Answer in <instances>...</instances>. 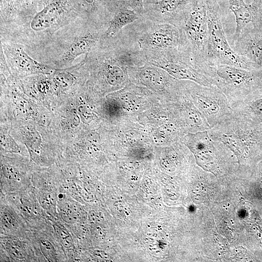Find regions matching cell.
Returning a JSON list of instances; mask_svg holds the SVG:
<instances>
[{
    "instance_id": "obj_1",
    "label": "cell",
    "mask_w": 262,
    "mask_h": 262,
    "mask_svg": "<svg viewBox=\"0 0 262 262\" xmlns=\"http://www.w3.org/2000/svg\"><path fill=\"white\" fill-rule=\"evenodd\" d=\"M79 17L77 0H47L33 13L0 25V39L19 43L30 53L44 47Z\"/></svg>"
},
{
    "instance_id": "obj_2",
    "label": "cell",
    "mask_w": 262,
    "mask_h": 262,
    "mask_svg": "<svg viewBox=\"0 0 262 262\" xmlns=\"http://www.w3.org/2000/svg\"><path fill=\"white\" fill-rule=\"evenodd\" d=\"M105 29L80 16L58 32L44 47L29 54L53 68L69 67L78 57L99 43Z\"/></svg>"
},
{
    "instance_id": "obj_3",
    "label": "cell",
    "mask_w": 262,
    "mask_h": 262,
    "mask_svg": "<svg viewBox=\"0 0 262 262\" xmlns=\"http://www.w3.org/2000/svg\"><path fill=\"white\" fill-rule=\"evenodd\" d=\"M89 79L95 87L111 90L128 82V66L118 35L99 43L84 55L82 60Z\"/></svg>"
},
{
    "instance_id": "obj_4",
    "label": "cell",
    "mask_w": 262,
    "mask_h": 262,
    "mask_svg": "<svg viewBox=\"0 0 262 262\" xmlns=\"http://www.w3.org/2000/svg\"><path fill=\"white\" fill-rule=\"evenodd\" d=\"M208 132L236 156L240 165L262 156V125L245 115L233 111Z\"/></svg>"
},
{
    "instance_id": "obj_5",
    "label": "cell",
    "mask_w": 262,
    "mask_h": 262,
    "mask_svg": "<svg viewBox=\"0 0 262 262\" xmlns=\"http://www.w3.org/2000/svg\"><path fill=\"white\" fill-rule=\"evenodd\" d=\"M209 82L218 88L230 104L262 86V70H250L225 64H205L201 67Z\"/></svg>"
},
{
    "instance_id": "obj_6",
    "label": "cell",
    "mask_w": 262,
    "mask_h": 262,
    "mask_svg": "<svg viewBox=\"0 0 262 262\" xmlns=\"http://www.w3.org/2000/svg\"><path fill=\"white\" fill-rule=\"evenodd\" d=\"M180 33L179 49L196 65L208 64L209 33L205 0H195L178 28Z\"/></svg>"
},
{
    "instance_id": "obj_7",
    "label": "cell",
    "mask_w": 262,
    "mask_h": 262,
    "mask_svg": "<svg viewBox=\"0 0 262 262\" xmlns=\"http://www.w3.org/2000/svg\"><path fill=\"white\" fill-rule=\"evenodd\" d=\"M209 33V64H225L250 70L262 69L238 54L229 46L216 0H205Z\"/></svg>"
},
{
    "instance_id": "obj_8",
    "label": "cell",
    "mask_w": 262,
    "mask_h": 262,
    "mask_svg": "<svg viewBox=\"0 0 262 262\" xmlns=\"http://www.w3.org/2000/svg\"><path fill=\"white\" fill-rule=\"evenodd\" d=\"M133 23L139 46L147 60L179 49L180 33L178 28L168 24L147 20Z\"/></svg>"
},
{
    "instance_id": "obj_9",
    "label": "cell",
    "mask_w": 262,
    "mask_h": 262,
    "mask_svg": "<svg viewBox=\"0 0 262 262\" xmlns=\"http://www.w3.org/2000/svg\"><path fill=\"white\" fill-rule=\"evenodd\" d=\"M181 89L212 128L233 112L227 97L216 86L180 80Z\"/></svg>"
},
{
    "instance_id": "obj_10",
    "label": "cell",
    "mask_w": 262,
    "mask_h": 262,
    "mask_svg": "<svg viewBox=\"0 0 262 262\" xmlns=\"http://www.w3.org/2000/svg\"><path fill=\"white\" fill-rule=\"evenodd\" d=\"M182 141L194 154L197 164L215 175L222 172L232 157V151L222 143L211 138L208 131L186 134Z\"/></svg>"
},
{
    "instance_id": "obj_11",
    "label": "cell",
    "mask_w": 262,
    "mask_h": 262,
    "mask_svg": "<svg viewBox=\"0 0 262 262\" xmlns=\"http://www.w3.org/2000/svg\"><path fill=\"white\" fill-rule=\"evenodd\" d=\"M31 187L43 209L51 219H57V203L61 182L58 167L33 166Z\"/></svg>"
},
{
    "instance_id": "obj_12",
    "label": "cell",
    "mask_w": 262,
    "mask_h": 262,
    "mask_svg": "<svg viewBox=\"0 0 262 262\" xmlns=\"http://www.w3.org/2000/svg\"><path fill=\"white\" fill-rule=\"evenodd\" d=\"M0 54L11 74L17 79L36 74H49L55 70L34 59L23 45L16 42L0 40Z\"/></svg>"
},
{
    "instance_id": "obj_13",
    "label": "cell",
    "mask_w": 262,
    "mask_h": 262,
    "mask_svg": "<svg viewBox=\"0 0 262 262\" xmlns=\"http://www.w3.org/2000/svg\"><path fill=\"white\" fill-rule=\"evenodd\" d=\"M147 63L162 68L177 80L191 81L205 86H213L201 68L179 49L150 59Z\"/></svg>"
},
{
    "instance_id": "obj_14",
    "label": "cell",
    "mask_w": 262,
    "mask_h": 262,
    "mask_svg": "<svg viewBox=\"0 0 262 262\" xmlns=\"http://www.w3.org/2000/svg\"><path fill=\"white\" fill-rule=\"evenodd\" d=\"M33 169L24 158L1 156L0 193L7 195L30 188Z\"/></svg>"
},
{
    "instance_id": "obj_15",
    "label": "cell",
    "mask_w": 262,
    "mask_h": 262,
    "mask_svg": "<svg viewBox=\"0 0 262 262\" xmlns=\"http://www.w3.org/2000/svg\"><path fill=\"white\" fill-rule=\"evenodd\" d=\"M128 73L141 84L164 94L170 100L176 99L180 80L174 78L162 68L147 63L128 69Z\"/></svg>"
},
{
    "instance_id": "obj_16",
    "label": "cell",
    "mask_w": 262,
    "mask_h": 262,
    "mask_svg": "<svg viewBox=\"0 0 262 262\" xmlns=\"http://www.w3.org/2000/svg\"><path fill=\"white\" fill-rule=\"evenodd\" d=\"M27 238L32 243L39 262H67L55 236L51 220L42 226L29 229Z\"/></svg>"
},
{
    "instance_id": "obj_17",
    "label": "cell",
    "mask_w": 262,
    "mask_h": 262,
    "mask_svg": "<svg viewBox=\"0 0 262 262\" xmlns=\"http://www.w3.org/2000/svg\"><path fill=\"white\" fill-rule=\"evenodd\" d=\"M192 0H147L142 17L152 22L168 23L179 28L194 1Z\"/></svg>"
},
{
    "instance_id": "obj_18",
    "label": "cell",
    "mask_w": 262,
    "mask_h": 262,
    "mask_svg": "<svg viewBox=\"0 0 262 262\" xmlns=\"http://www.w3.org/2000/svg\"><path fill=\"white\" fill-rule=\"evenodd\" d=\"M4 196L24 218L29 229L42 226L50 221V217L40 205L31 187L24 191Z\"/></svg>"
},
{
    "instance_id": "obj_19",
    "label": "cell",
    "mask_w": 262,
    "mask_h": 262,
    "mask_svg": "<svg viewBox=\"0 0 262 262\" xmlns=\"http://www.w3.org/2000/svg\"><path fill=\"white\" fill-rule=\"evenodd\" d=\"M172 110L183 133H194L208 131L211 128L207 120L181 89Z\"/></svg>"
},
{
    "instance_id": "obj_20",
    "label": "cell",
    "mask_w": 262,
    "mask_h": 262,
    "mask_svg": "<svg viewBox=\"0 0 262 262\" xmlns=\"http://www.w3.org/2000/svg\"><path fill=\"white\" fill-rule=\"evenodd\" d=\"M229 9L233 13L236 21L235 40L246 29L252 28L262 30V0H255L252 4L245 0H229Z\"/></svg>"
},
{
    "instance_id": "obj_21",
    "label": "cell",
    "mask_w": 262,
    "mask_h": 262,
    "mask_svg": "<svg viewBox=\"0 0 262 262\" xmlns=\"http://www.w3.org/2000/svg\"><path fill=\"white\" fill-rule=\"evenodd\" d=\"M0 262H39L27 238L0 235Z\"/></svg>"
},
{
    "instance_id": "obj_22",
    "label": "cell",
    "mask_w": 262,
    "mask_h": 262,
    "mask_svg": "<svg viewBox=\"0 0 262 262\" xmlns=\"http://www.w3.org/2000/svg\"><path fill=\"white\" fill-rule=\"evenodd\" d=\"M29 230L24 218L0 194V235L26 238Z\"/></svg>"
},
{
    "instance_id": "obj_23",
    "label": "cell",
    "mask_w": 262,
    "mask_h": 262,
    "mask_svg": "<svg viewBox=\"0 0 262 262\" xmlns=\"http://www.w3.org/2000/svg\"><path fill=\"white\" fill-rule=\"evenodd\" d=\"M233 42L238 54L262 69V30L248 28Z\"/></svg>"
},
{
    "instance_id": "obj_24",
    "label": "cell",
    "mask_w": 262,
    "mask_h": 262,
    "mask_svg": "<svg viewBox=\"0 0 262 262\" xmlns=\"http://www.w3.org/2000/svg\"><path fill=\"white\" fill-rule=\"evenodd\" d=\"M80 16L100 28H106L115 11L111 0H77Z\"/></svg>"
},
{
    "instance_id": "obj_25",
    "label": "cell",
    "mask_w": 262,
    "mask_h": 262,
    "mask_svg": "<svg viewBox=\"0 0 262 262\" xmlns=\"http://www.w3.org/2000/svg\"><path fill=\"white\" fill-rule=\"evenodd\" d=\"M82 204L69 195L60 193L57 203V220L66 225L85 223L86 213Z\"/></svg>"
},
{
    "instance_id": "obj_26",
    "label": "cell",
    "mask_w": 262,
    "mask_h": 262,
    "mask_svg": "<svg viewBox=\"0 0 262 262\" xmlns=\"http://www.w3.org/2000/svg\"><path fill=\"white\" fill-rule=\"evenodd\" d=\"M235 112L262 125V86L254 90L241 100L232 103Z\"/></svg>"
},
{
    "instance_id": "obj_27",
    "label": "cell",
    "mask_w": 262,
    "mask_h": 262,
    "mask_svg": "<svg viewBox=\"0 0 262 262\" xmlns=\"http://www.w3.org/2000/svg\"><path fill=\"white\" fill-rule=\"evenodd\" d=\"M133 10L123 7L119 8L108 23L100 40H107L114 38L126 26L142 18Z\"/></svg>"
},
{
    "instance_id": "obj_28",
    "label": "cell",
    "mask_w": 262,
    "mask_h": 262,
    "mask_svg": "<svg viewBox=\"0 0 262 262\" xmlns=\"http://www.w3.org/2000/svg\"><path fill=\"white\" fill-rule=\"evenodd\" d=\"M55 236L64 250L67 262H80L81 251L65 225L57 219H51Z\"/></svg>"
},
{
    "instance_id": "obj_29",
    "label": "cell",
    "mask_w": 262,
    "mask_h": 262,
    "mask_svg": "<svg viewBox=\"0 0 262 262\" xmlns=\"http://www.w3.org/2000/svg\"><path fill=\"white\" fill-rule=\"evenodd\" d=\"M0 25L10 23L26 13L24 0H0Z\"/></svg>"
},
{
    "instance_id": "obj_30",
    "label": "cell",
    "mask_w": 262,
    "mask_h": 262,
    "mask_svg": "<svg viewBox=\"0 0 262 262\" xmlns=\"http://www.w3.org/2000/svg\"><path fill=\"white\" fill-rule=\"evenodd\" d=\"M47 0H24L26 13L25 15L32 13L41 6Z\"/></svg>"
}]
</instances>
